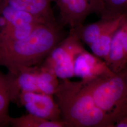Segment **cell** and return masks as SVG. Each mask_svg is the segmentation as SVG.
Wrapping results in <instances>:
<instances>
[{"label": "cell", "mask_w": 127, "mask_h": 127, "mask_svg": "<svg viewBox=\"0 0 127 127\" xmlns=\"http://www.w3.org/2000/svg\"><path fill=\"white\" fill-rule=\"evenodd\" d=\"M39 65L37 68V79L39 92L53 95L59 85L58 77L50 67L43 63L41 65Z\"/></svg>", "instance_id": "13"}, {"label": "cell", "mask_w": 127, "mask_h": 127, "mask_svg": "<svg viewBox=\"0 0 127 127\" xmlns=\"http://www.w3.org/2000/svg\"><path fill=\"white\" fill-rule=\"evenodd\" d=\"M58 6L60 24L73 29L82 24L92 13L98 14L96 0H53Z\"/></svg>", "instance_id": "5"}, {"label": "cell", "mask_w": 127, "mask_h": 127, "mask_svg": "<svg viewBox=\"0 0 127 127\" xmlns=\"http://www.w3.org/2000/svg\"><path fill=\"white\" fill-rule=\"evenodd\" d=\"M11 102L9 89L5 88L0 90V127L9 125V116L8 109Z\"/></svg>", "instance_id": "17"}, {"label": "cell", "mask_w": 127, "mask_h": 127, "mask_svg": "<svg viewBox=\"0 0 127 127\" xmlns=\"http://www.w3.org/2000/svg\"><path fill=\"white\" fill-rule=\"evenodd\" d=\"M53 95L30 91H21L19 103L29 114L50 121H62L60 111Z\"/></svg>", "instance_id": "7"}, {"label": "cell", "mask_w": 127, "mask_h": 127, "mask_svg": "<svg viewBox=\"0 0 127 127\" xmlns=\"http://www.w3.org/2000/svg\"><path fill=\"white\" fill-rule=\"evenodd\" d=\"M105 62L114 73L119 72L127 66V15L122 16L114 32Z\"/></svg>", "instance_id": "8"}, {"label": "cell", "mask_w": 127, "mask_h": 127, "mask_svg": "<svg viewBox=\"0 0 127 127\" xmlns=\"http://www.w3.org/2000/svg\"><path fill=\"white\" fill-rule=\"evenodd\" d=\"M122 17L116 23L103 32L95 41L89 46L93 54L105 61L108 56L114 32L118 27Z\"/></svg>", "instance_id": "15"}, {"label": "cell", "mask_w": 127, "mask_h": 127, "mask_svg": "<svg viewBox=\"0 0 127 127\" xmlns=\"http://www.w3.org/2000/svg\"><path fill=\"white\" fill-rule=\"evenodd\" d=\"M37 68L38 65L24 67L15 75L16 84L20 91L40 93L38 86Z\"/></svg>", "instance_id": "16"}, {"label": "cell", "mask_w": 127, "mask_h": 127, "mask_svg": "<svg viewBox=\"0 0 127 127\" xmlns=\"http://www.w3.org/2000/svg\"><path fill=\"white\" fill-rule=\"evenodd\" d=\"M114 127H127V113L116 121L115 123Z\"/></svg>", "instance_id": "19"}, {"label": "cell", "mask_w": 127, "mask_h": 127, "mask_svg": "<svg viewBox=\"0 0 127 127\" xmlns=\"http://www.w3.org/2000/svg\"><path fill=\"white\" fill-rule=\"evenodd\" d=\"M9 74L4 75L0 71V90L8 88L9 91Z\"/></svg>", "instance_id": "18"}, {"label": "cell", "mask_w": 127, "mask_h": 127, "mask_svg": "<svg viewBox=\"0 0 127 127\" xmlns=\"http://www.w3.org/2000/svg\"><path fill=\"white\" fill-rule=\"evenodd\" d=\"M96 105L114 124L127 113V65L106 79L87 83Z\"/></svg>", "instance_id": "3"}, {"label": "cell", "mask_w": 127, "mask_h": 127, "mask_svg": "<svg viewBox=\"0 0 127 127\" xmlns=\"http://www.w3.org/2000/svg\"><path fill=\"white\" fill-rule=\"evenodd\" d=\"M9 123L13 127H66L63 121H50L31 114L16 118L10 116Z\"/></svg>", "instance_id": "12"}, {"label": "cell", "mask_w": 127, "mask_h": 127, "mask_svg": "<svg viewBox=\"0 0 127 127\" xmlns=\"http://www.w3.org/2000/svg\"><path fill=\"white\" fill-rule=\"evenodd\" d=\"M114 74L104 60L85 49L77 55L75 59L74 76L81 78L85 83L106 79Z\"/></svg>", "instance_id": "6"}, {"label": "cell", "mask_w": 127, "mask_h": 127, "mask_svg": "<svg viewBox=\"0 0 127 127\" xmlns=\"http://www.w3.org/2000/svg\"><path fill=\"white\" fill-rule=\"evenodd\" d=\"M122 16L114 19L101 18L100 20L86 25H82L73 29L70 32L75 34L82 42L88 46L95 41L100 35L110 27L116 23Z\"/></svg>", "instance_id": "10"}, {"label": "cell", "mask_w": 127, "mask_h": 127, "mask_svg": "<svg viewBox=\"0 0 127 127\" xmlns=\"http://www.w3.org/2000/svg\"><path fill=\"white\" fill-rule=\"evenodd\" d=\"M63 27L58 23L41 24L22 39L0 38V65L17 75L22 68L42 63L68 35Z\"/></svg>", "instance_id": "1"}, {"label": "cell", "mask_w": 127, "mask_h": 127, "mask_svg": "<svg viewBox=\"0 0 127 127\" xmlns=\"http://www.w3.org/2000/svg\"><path fill=\"white\" fill-rule=\"evenodd\" d=\"M2 0H0V4H1V2H2Z\"/></svg>", "instance_id": "20"}, {"label": "cell", "mask_w": 127, "mask_h": 127, "mask_svg": "<svg viewBox=\"0 0 127 127\" xmlns=\"http://www.w3.org/2000/svg\"><path fill=\"white\" fill-rule=\"evenodd\" d=\"M66 127H114L95 104L87 83L61 79L54 94Z\"/></svg>", "instance_id": "2"}, {"label": "cell", "mask_w": 127, "mask_h": 127, "mask_svg": "<svg viewBox=\"0 0 127 127\" xmlns=\"http://www.w3.org/2000/svg\"><path fill=\"white\" fill-rule=\"evenodd\" d=\"M101 18L114 19L127 15V0H96Z\"/></svg>", "instance_id": "14"}, {"label": "cell", "mask_w": 127, "mask_h": 127, "mask_svg": "<svg viewBox=\"0 0 127 127\" xmlns=\"http://www.w3.org/2000/svg\"><path fill=\"white\" fill-rule=\"evenodd\" d=\"M84 49L82 41L75 34L69 32L42 63L53 69L58 78L68 79L74 77L75 59L77 55Z\"/></svg>", "instance_id": "4"}, {"label": "cell", "mask_w": 127, "mask_h": 127, "mask_svg": "<svg viewBox=\"0 0 127 127\" xmlns=\"http://www.w3.org/2000/svg\"><path fill=\"white\" fill-rule=\"evenodd\" d=\"M0 15L7 21V25L20 27L31 24H49L46 23L31 14L23 10L16 9L7 5L0 4Z\"/></svg>", "instance_id": "11"}, {"label": "cell", "mask_w": 127, "mask_h": 127, "mask_svg": "<svg viewBox=\"0 0 127 127\" xmlns=\"http://www.w3.org/2000/svg\"><path fill=\"white\" fill-rule=\"evenodd\" d=\"M53 0H2L1 4L7 5L26 11L40 18L46 23L56 24L51 2Z\"/></svg>", "instance_id": "9"}]
</instances>
